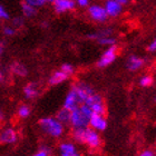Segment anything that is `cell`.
I'll return each mask as SVG.
<instances>
[{
  "label": "cell",
  "mask_w": 156,
  "mask_h": 156,
  "mask_svg": "<svg viewBox=\"0 0 156 156\" xmlns=\"http://www.w3.org/2000/svg\"><path fill=\"white\" fill-rule=\"evenodd\" d=\"M72 88L75 90L78 99L80 101V104H83L90 95H93L95 93V90L93 89L90 85L85 83V81H77L75 85H73Z\"/></svg>",
  "instance_id": "cell-6"
},
{
  "label": "cell",
  "mask_w": 156,
  "mask_h": 156,
  "mask_svg": "<svg viewBox=\"0 0 156 156\" xmlns=\"http://www.w3.org/2000/svg\"><path fill=\"white\" fill-rule=\"evenodd\" d=\"M145 65V59L136 55H130L126 60V69L132 73L142 69Z\"/></svg>",
  "instance_id": "cell-10"
},
{
  "label": "cell",
  "mask_w": 156,
  "mask_h": 156,
  "mask_svg": "<svg viewBox=\"0 0 156 156\" xmlns=\"http://www.w3.org/2000/svg\"><path fill=\"white\" fill-rule=\"evenodd\" d=\"M2 33L5 36L11 37L16 34V28H13L12 26H5L2 29Z\"/></svg>",
  "instance_id": "cell-28"
},
{
  "label": "cell",
  "mask_w": 156,
  "mask_h": 156,
  "mask_svg": "<svg viewBox=\"0 0 156 156\" xmlns=\"http://www.w3.org/2000/svg\"><path fill=\"white\" fill-rule=\"evenodd\" d=\"M88 15L94 21H97V23H105L108 18L105 8L101 6H98V5H93V6L89 7L88 8Z\"/></svg>",
  "instance_id": "cell-9"
},
{
  "label": "cell",
  "mask_w": 156,
  "mask_h": 156,
  "mask_svg": "<svg viewBox=\"0 0 156 156\" xmlns=\"http://www.w3.org/2000/svg\"><path fill=\"white\" fill-rule=\"evenodd\" d=\"M88 126L96 132H104L107 128V119L105 115L93 114L89 118Z\"/></svg>",
  "instance_id": "cell-8"
},
{
  "label": "cell",
  "mask_w": 156,
  "mask_h": 156,
  "mask_svg": "<svg viewBox=\"0 0 156 156\" xmlns=\"http://www.w3.org/2000/svg\"><path fill=\"white\" fill-rule=\"evenodd\" d=\"M11 72L18 77H27L28 75V69L23 62H13L11 66Z\"/></svg>",
  "instance_id": "cell-17"
},
{
  "label": "cell",
  "mask_w": 156,
  "mask_h": 156,
  "mask_svg": "<svg viewBox=\"0 0 156 156\" xmlns=\"http://www.w3.org/2000/svg\"><path fill=\"white\" fill-rule=\"evenodd\" d=\"M56 119L60 122L62 125H69V120H70V111L66 109V108H60L57 114H56Z\"/></svg>",
  "instance_id": "cell-18"
},
{
  "label": "cell",
  "mask_w": 156,
  "mask_h": 156,
  "mask_svg": "<svg viewBox=\"0 0 156 156\" xmlns=\"http://www.w3.org/2000/svg\"><path fill=\"white\" fill-rule=\"evenodd\" d=\"M154 84V78L152 75H143L140 79V85L142 87H152Z\"/></svg>",
  "instance_id": "cell-23"
},
{
  "label": "cell",
  "mask_w": 156,
  "mask_h": 156,
  "mask_svg": "<svg viewBox=\"0 0 156 156\" xmlns=\"http://www.w3.org/2000/svg\"><path fill=\"white\" fill-rule=\"evenodd\" d=\"M3 119H5V113H3V111L0 108V122H2Z\"/></svg>",
  "instance_id": "cell-36"
},
{
  "label": "cell",
  "mask_w": 156,
  "mask_h": 156,
  "mask_svg": "<svg viewBox=\"0 0 156 156\" xmlns=\"http://www.w3.org/2000/svg\"><path fill=\"white\" fill-rule=\"evenodd\" d=\"M54 9L57 13H64L66 11L75 9L76 3L74 0H54Z\"/></svg>",
  "instance_id": "cell-12"
},
{
  "label": "cell",
  "mask_w": 156,
  "mask_h": 156,
  "mask_svg": "<svg viewBox=\"0 0 156 156\" xmlns=\"http://www.w3.org/2000/svg\"><path fill=\"white\" fill-rule=\"evenodd\" d=\"M60 70H62V72L65 73L66 75H68L69 77L75 74V67H74L72 64H68V62L62 64V67H60Z\"/></svg>",
  "instance_id": "cell-25"
},
{
  "label": "cell",
  "mask_w": 156,
  "mask_h": 156,
  "mask_svg": "<svg viewBox=\"0 0 156 156\" xmlns=\"http://www.w3.org/2000/svg\"><path fill=\"white\" fill-rule=\"evenodd\" d=\"M84 144H86L90 150H97L101 146V137L98 132L88 126L86 127L84 136Z\"/></svg>",
  "instance_id": "cell-5"
},
{
  "label": "cell",
  "mask_w": 156,
  "mask_h": 156,
  "mask_svg": "<svg viewBox=\"0 0 156 156\" xmlns=\"http://www.w3.org/2000/svg\"><path fill=\"white\" fill-rule=\"evenodd\" d=\"M10 17H9V13H8V11H7L6 9H5V7L0 6V19L2 20H8Z\"/></svg>",
  "instance_id": "cell-30"
},
{
  "label": "cell",
  "mask_w": 156,
  "mask_h": 156,
  "mask_svg": "<svg viewBox=\"0 0 156 156\" xmlns=\"http://www.w3.org/2000/svg\"><path fill=\"white\" fill-rule=\"evenodd\" d=\"M23 18L21 17H15L12 19V27L13 28H20V27L23 26Z\"/></svg>",
  "instance_id": "cell-29"
},
{
  "label": "cell",
  "mask_w": 156,
  "mask_h": 156,
  "mask_svg": "<svg viewBox=\"0 0 156 156\" xmlns=\"http://www.w3.org/2000/svg\"><path fill=\"white\" fill-rule=\"evenodd\" d=\"M38 124L40 129L52 138H59L65 133V125L58 122L55 117H44Z\"/></svg>",
  "instance_id": "cell-1"
},
{
  "label": "cell",
  "mask_w": 156,
  "mask_h": 156,
  "mask_svg": "<svg viewBox=\"0 0 156 156\" xmlns=\"http://www.w3.org/2000/svg\"><path fill=\"white\" fill-rule=\"evenodd\" d=\"M23 95L27 99H35L39 96V86L36 83H29L23 87Z\"/></svg>",
  "instance_id": "cell-16"
},
{
  "label": "cell",
  "mask_w": 156,
  "mask_h": 156,
  "mask_svg": "<svg viewBox=\"0 0 156 156\" xmlns=\"http://www.w3.org/2000/svg\"><path fill=\"white\" fill-rule=\"evenodd\" d=\"M88 122H89V117L83 113L79 108H75L74 111L70 112V120H69V125L72 128H84L88 127Z\"/></svg>",
  "instance_id": "cell-4"
},
{
  "label": "cell",
  "mask_w": 156,
  "mask_h": 156,
  "mask_svg": "<svg viewBox=\"0 0 156 156\" xmlns=\"http://www.w3.org/2000/svg\"><path fill=\"white\" fill-rule=\"evenodd\" d=\"M58 150L60 156H80L75 143L73 142H62L59 144Z\"/></svg>",
  "instance_id": "cell-11"
},
{
  "label": "cell",
  "mask_w": 156,
  "mask_h": 156,
  "mask_svg": "<svg viewBox=\"0 0 156 156\" xmlns=\"http://www.w3.org/2000/svg\"><path fill=\"white\" fill-rule=\"evenodd\" d=\"M68 78H69L68 75H66L62 70L59 69V70H56V72L52 73L51 76H50L48 79V84L50 85V86H57V85L62 84V83L67 80Z\"/></svg>",
  "instance_id": "cell-15"
},
{
  "label": "cell",
  "mask_w": 156,
  "mask_h": 156,
  "mask_svg": "<svg viewBox=\"0 0 156 156\" xmlns=\"http://www.w3.org/2000/svg\"><path fill=\"white\" fill-rule=\"evenodd\" d=\"M155 50H156V40L154 39L153 41H152L150 45L147 46V51L152 52V54H153V52H155Z\"/></svg>",
  "instance_id": "cell-32"
},
{
  "label": "cell",
  "mask_w": 156,
  "mask_h": 156,
  "mask_svg": "<svg viewBox=\"0 0 156 156\" xmlns=\"http://www.w3.org/2000/svg\"><path fill=\"white\" fill-rule=\"evenodd\" d=\"M137 156H156V154H155V151L151 150V148H147V150L142 151Z\"/></svg>",
  "instance_id": "cell-31"
},
{
  "label": "cell",
  "mask_w": 156,
  "mask_h": 156,
  "mask_svg": "<svg viewBox=\"0 0 156 156\" xmlns=\"http://www.w3.org/2000/svg\"><path fill=\"white\" fill-rule=\"evenodd\" d=\"M21 10H23V16L27 17V18H33L37 15V9L35 7L30 6L28 3L26 2H23L21 5Z\"/></svg>",
  "instance_id": "cell-20"
},
{
  "label": "cell",
  "mask_w": 156,
  "mask_h": 156,
  "mask_svg": "<svg viewBox=\"0 0 156 156\" xmlns=\"http://www.w3.org/2000/svg\"><path fill=\"white\" fill-rule=\"evenodd\" d=\"M115 1H117L122 6H125V5H127V3L129 2V0H115Z\"/></svg>",
  "instance_id": "cell-35"
},
{
  "label": "cell",
  "mask_w": 156,
  "mask_h": 156,
  "mask_svg": "<svg viewBox=\"0 0 156 156\" xmlns=\"http://www.w3.org/2000/svg\"><path fill=\"white\" fill-rule=\"evenodd\" d=\"M85 130H86V127L84 128H74L72 133V136L74 138L75 142L80 144H84V136H85Z\"/></svg>",
  "instance_id": "cell-21"
},
{
  "label": "cell",
  "mask_w": 156,
  "mask_h": 156,
  "mask_svg": "<svg viewBox=\"0 0 156 156\" xmlns=\"http://www.w3.org/2000/svg\"><path fill=\"white\" fill-rule=\"evenodd\" d=\"M76 1H77V3L80 7H86L89 3V0H76Z\"/></svg>",
  "instance_id": "cell-34"
},
{
  "label": "cell",
  "mask_w": 156,
  "mask_h": 156,
  "mask_svg": "<svg viewBox=\"0 0 156 156\" xmlns=\"http://www.w3.org/2000/svg\"><path fill=\"white\" fill-rule=\"evenodd\" d=\"M46 2H50V3H52V2H54V0H46Z\"/></svg>",
  "instance_id": "cell-37"
},
{
  "label": "cell",
  "mask_w": 156,
  "mask_h": 156,
  "mask_svg": "<svg viewBox=\"0 0 156 156\" xmlns=\"http://www.w3.org/2000/svg\"><path fill=\"white\" fill-rule=\"evenodd\" d=\"M105 10L108 17H117L119 16L122 11H123V6L115 1V0H106L105 2Z\"/></svg>",
  "instance_id": "cell-14"
},
{
  "label": "cell",
  "mask_w": 156,
  "mask_h": 156,
  "mask_svg": "<svg viewBox=\"0 0 156 156\" xmlns=\"http://www.w3.org/2000/svg\"><path fill=\"white\" fill-rule=\"evenodd\" d=\"M25 2L35 7V8H39V7H42L45 5L46 0H25Z\"/></svg>",
  "instance_id": "cell-27"
},
{
  "label": "cell",
  "mask_w": 156,
  "mask_h": 156,
  "mask_svg": "<svg viewBox=\"0 0 156 156\" xmlns=\"http://www.w3.org/2000/svg\"><path fill=\"white\" fill-rule=\"evenodd\" d=\"M79 105H80V101L78 99L75 90L72 88V89L68 91V94L66 95L65 101H64V106H62V107L72 112V111H74L75 108H77Z\"/></svg>",
  "instance_id": "cell-13"
},
{
  "label": "cell",
  "mask_w": 156,
  "mask_h": 156,
  "mask_svg": "<svg viewBox=\"0 0 156 156\" xmlns=\"http://www.w3.org/2000/svg\"><path fill=\"white\" fill-rule=\"evenodd\" d=\"M50 154H51L50 147L42 146V147H40V150H39L38 152H36L33 156H50Z\"/></svg>",
  "instance_id": "cell-26"
},
{
  "label": "cell",
  "mask_w": 156,
  "mask_h": 156,
  "mask_svg": "<svg viewBox=\"0 0 156 156\" xmlns=\"http://www.w3.org/2000/svg\"><path fill=\"white\" fill-rule=\"evenodd\" d=\"M17 114H18V116H19L20 118H23V119L28 118V117L30 116V114H31V108H30V106H28V105H21V106H19V108H18Z\"/></svg>",
  "instance_id": "cell-22"
},
{
  "label": "cell",
  "mask_w": 156,
  "mask_h": 156,
  "mask_svg": "<svg viewBox=\"0 0 156 156\" xmlns=\"http://www.w3.org/2000/svg\"><path fill=\"white\" fill-rule=\"evenodd\" d=\"M106 36H113V29L112 28H104V29L98 30L96 33L89 34L87 37L89 39H93V40H97V39L101 38V37H106Z\"/></svg>",
  "instance_id": "cell-19"
},
{
  "label": "cell",
  "mask_w": 156,
  "mask_h": 156,
  "mask_svg": "<svg viewBox=\"0 0 156 156\" xmlns=\"http://www.w3.org/2000/svg\"><path fill=\"white\" fill-rule=\"evenodd\" d=\"M83 104H86L87 106H89L90 109L93 111V114H99V115L106 114V106H105L104 99L96 91L93 95H90Z\"/></svg>",
  "instance_id": "cell-2"
},
{
  "label": "cell",
  "mask_w": 156,
  "mask_h": 156,
  "mask_svg": "<svg viewBox=\"0 0 156 156\" xmlns=\"http://www.w3.org/2000/svg\"><path fill=\"white\" fill-rule=\"evenodd\" d=\"M18 140H19V135L12 127H6L0 130V144L10 145V144L17 143Z\"/></svg>",
  "instance_id": "cell-7"
},
{
  "label": "cell",
  "mask_w": 156,
  "mask_h": 156,
  "mask_svg": "<svg viewBox=\"0 0 156 156\" xmlns=\"http://www.w3.org/2000/svg\"><path fill=\"white\" fill-rule=\"evenodd\" d=\"M117 55H118V47L116 45L108 46V48L103 52L101 58L98 59L97 67H99V68H106V67H108V66L112 65L116 60Z\"/></svg>",
  "instance_id": "cell-3"
},
{
  "label": "cell",
  "mask_w": 156,
  "mask_h": 156,
  "mask_svg": "<svg viewBox=\"0 0 156 156\" xmlns=\"http://www.w3.org/2000/svg\"><path fill=\"white\" fill-rule=\"evenodd\" d=\"M96 41L101 46H112V45H116V38L113 36H106V37H101V38L97 39Z\"/></svg>",
  "instance_id": "cell-24"
},
{
  "label": "cell",
  "mask_w": 156,
  "mask_h": 156,
  "mask_svg": "<svg viewBox=\"0 0 156 156\" xmlns=\"http://www.w3.org/2000/svg\"><path fill=\"white\" fill-rule=\"evenodd\" d=\"M5 50H6V42L3 40H0V57L5 54Z\"/></svg>",
  "instance_id": "cell-33"
}]
</instances>
